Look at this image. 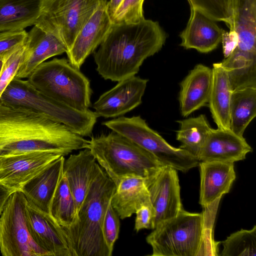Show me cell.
<instances>
[{
  "mask_svg": "<svg viewBox=\"0 0 256 256\" xmlns=\"http://www.w3.org/2000/svg\"><path fill=\"white\" fill-rule=\"evenodd\" d=\"M88 142L44 114L0 101V156L36 151L65 156Z\"/></svg>",
  "mask_w": 256,
  "mask_h": 256,
  "instance_id": "obj_1",
  "label": "cell"
},
{
  "mask_svg": "<svg viewBox=\"0 0 256 256\" xmlns=\"http://www.w3.org/2000/svg\"><path fill=\"white\" fill-rule=\"evenodd\" d=\"M167 34L158 22L112 24L98 50L96 70L104 80L119 82L135 76L144 60L159 52Z\"/></svg>",
  "mask_w": 256,
  "mask_h": 256,
  "instance_id": "obj_2",
  "label": "cell"
},
{
  "mask_svg": "<svg viewBox=\"0 0 256 256\" xmlns=\"http://www.w3.org/2000/svg\"><path fill=\"white\" fill-rule=\"evenodd\" d=\"M116 190L114 182L99 166L75 222L62 227L71 256H111L104 241L102 226Z\"/></svg>",
  "mask_w": 256,
  "mask_h": 256,
  "instance_id": "obj_3",
  "label": "cell"
},
{
  "mask_svg": "<svg viewBox=\"0 0 256 256\" xmlns=\"http://www.w3.org/2000/svg\"><path fill=\"white\" fill-rule=\"evenodd\" d=\"M87 148L116 186L124 177L144 178L163 166L153 154L113 131L92 137Z\"/></svg>",
  "mask_w": 256,
  "mask_h": 256,
  "instance_id": "obj_4",
  "label": "cell"
},
{
  "mask_svg": "<svg viewBox=\"0 0 256 256\" xmlns=\"http://www.w3.org/2000/svg\"><path fill=\"white\" fill-rule=\"evenodd\" d=\"M26 80L40 92L74 109L85 111L91 104L89 80L66 58L43 62Z\"/></svg>",
  "mask_w": 256,
  "mask_h": 256,
  "instance_id": "obj_5",
  "label": "cell"
},
{
  "mask_svg": "<svg viewBox=\"0 0 256 256\" xmlns=\"http://www.w3.org/2000/svg\"><path fill=\"white\" fill-rule=\"evenodd\" d=\"M0 101L44 114L82 137L91 135L98 118L94 112L78 110L46 96L26 79L14 78L2 94Z\"/></svg>",
  "mask_w": 256,
  "mask_h": 256,
  "instance_id": "obj_6",
  "label": "cell"
},
{
  "mask_svg": "<svg viewBox=\"0 0 256 256\" xmlns=\"http://www.w3.org/2000/svg\"><path fill=\"white\" fill-rule=\"evenodd\" d=\"M204 216L184 208L174 217L158 224L146 238L152 256L200 255L204 242Z\"/></svg>",
  "mask_w": 256,
  "mask_h": 256,
  "instance_id": "obj_7",
  "label": "cell"
},
{
  "mask_svg": "<svg viewBox=\"0 0 256 256\" xmlns=\"http://www.w3.org/2000/svg\"><path fill=\"white\" fill-rule=\"evenodd\" d=\"M102 124L153 154L163 166L186 172L199 164L196 158L170 145L140 116H121Z\"/></svg>",
  "mask_w": 256,
  "mask_h": 256,
  "instance_id": "obj_8",
  "label": "cell"
},
{
  "mask_svg": "<svg viewBox=\"0 0 256 256\" xmlns=\"http://www.w3.org/2000/svg\"><path fill=\"white\" fill-rule=\"evenodd\" d=\"M106 0H41L40 15L34 26L56 36L68 52L80 30Z\"/></svg>",
  "mask_w": 256,
  "mask_h": 256,
  "instance_id": "obj_9",
  "label": "cell"
},
{
  "mask_svg": "<svg viewBox=\"0 0 256 256\" xmlns=\"http://www.w3.org/2000/svg\"><path fill=\"white\" fill-rule=\"evenodd\" d=\"M27 200L20 190L9 197L0 214V251L4 256H51L33 240L26 214Z\"/></svg>",
  "mask_w": 256,
  "mask_h": 256,
  "instance_id": "obj_10",
  "label": "cell"
},
{
  "mask_svg": "<svg viewBox=\"0 0 256 256\" xmlns=\"http://www.w3.org/2000/svg\"><path fill=\"white\" fill-rule=\"evenodd\" d=\"M176 170L162 166L144 178L155 212L154 229L163 222L176 216L183 209Z\"/></svg>",
  "mask_w": 256,
  "mask_h": 256,
  "instance_id": "obj_11",
  "label": "cell"
},
{
  "mask_svg": "<svg viewBox=\"0 0 256 256\" xmlns=\"http://www.w3.org/2000/svg\"><path fill=\"white\" fill-rule=\"evenodd\" d=\"M62 155L36 151L0 156V184L16 190Z\"/></svg>",
  "mask_w": 256,
  "mask_h": 256,
  "instance_id": "obj_12",
  "label": "cell"
},
{
  "mask_svg": "<svg viewBox=\"0 0 256 256\" xmlns=\"http://www.w3.org/2000/svg\"><path fill=\"white\" fill-rule=\"evenodd\" d=\"M148 82L135 76L118 82L94 104V113L98 118H109L131 111L141 104Z\"/></svg>",
  "mask_w": 256,
  "mask_h": 256,
  "instance_id": "obj_13",
  "label": "cell"
},
{
  "mask_svg": "<svg viewBox=\"0 0 256 256\" xmlns=\"http://www.w3.org/2000/svg\"><path fill=\"white\" fill-rule=\"evenodd\" d=\"M26 214L31 236L40 247L51 256H71L62 228L50 214L28 202Z\"/></svg>",
  "mask_w": 256,
  "mask_h": 256,
  "instance_id": "obj_14",
  "label": "cell"
},
{
  "mask_svg": "<svg viewBox=\"0 0 256 256\" xmlns=\"http://www.w3.org/2000/svg\"><path fill=\"white\" fill-rule=\"evenodd\" d=\"M107 2H103L96 10L66 53L70 63L79 70L87 57L102 43L112 24L106 10Z\"/></svg>",
  "mask_w": 256,
  "mask_h": 256,
  "instance_id": "obj_15",
  "label": "cell"
},
{
  "mask_svg": "<svg viewBox=\"0 0 256 256\" xmlns=\"http://www.w3.org/2000/svg\"><path fill=\"white\" fill-rule=\"evenodd\" d=\"M66 52L64 44L56 36L34 26L28 32L23 58L14 78L27 79L47 59Z\"/></svg>",
  "mask_w": 256,
  "mask_h": 256,
  "instance_id": "obj_16",
  "label": "cell"
},
{
  "mask_svg": "<svg viewBox=\"0 0 256 256\" xmlns=\"http://www.w3.org/2000/svg\"><path fill=\"white\" fill-rule=\"evenodd\" d=\"M252 151L244 136L230 129L212 128L198 156L200 162L234 163L245 159Z\"/></svg>",
  "mask_w": 256,
  "mask_h": 256,
  "instance_id": "obj_17",
  "label": "cell"
},
{
  "mask_svg": "<svg viewBox=\"0 0 256 256\" xmlns=\"http://www.w3.org/2000/svg\"><path fill=\"white\" fill-rule=\"evenodd\" d=\"M190 6V16L185 28L181 32L180 46L185 49H194L208 53L217 48L221 42L224 30L216 22Z\"/></svg>",
  "mask_w": 256,
  "mask_h": 256,
  "instance_id": "obj_18",
  "label": "cell"
},
{
  "mask_svg": "<svg viewBox=\"0 0 256 256\" xmlns=\"http://www.w3.org/2000/svg\"><path fill=\"white\" fill-rule=\"evenodd\" d=\"M200 204L208 208L228 193L236 176L234 163L200 162Z\"/></svg>",
  "mask_w": 256,
  "mask_h": 256,
  "instance_id": "obj_19",
  "label": "cell"
},
{
  "mask_svg": "<svg viewBox=\"0 0 256 256\" xmlns=\"http://www.w3.org/2000/svg\"><path fill=\"white\" fill-rule=\"evenodd\" d=\"M100 165L90 150L84 148L64 159L62 174L66 178L73 196L76 214L85 198Z\"/></svg>",
  "mask_w": 256,
  "mask_h": 256,
  "instance_id": "obj_20",
  "label": "cell"
},
{
  "mask_svg": "<svg viewBox=\"0 0 256 256\" xmlns=\"http://www.w3.org/2000/svg\"><path fill=\"white\" fill-rule=\"evenodd\" d=\"M212 80V68L199 64L180 82L178 100L182 116L186 117L208 104Z\"/></svg>",
  "mask_w": 256,
  "mask_h": 256,
  "instance_id": "obj_21",
  "label": "cell"
},
{
  "mask_svg": "<svg viewBox=\"0 0 256 256\" xmlns=\"http://www.w3.org/2000/svg\"><path fill=\"white\" fill-rule=\"evenodd\" d=\"M64 159L62 156L52 162L20 190L28 202L48 214L53 196L62 174Z\"/></svg>",
  "mask_w": 256,
  "mask_h": 256,
  "instance_id": "obj_22",
  "label": "cell"
},
{
  "mask_svg": "<svg viewBox=\"0 0 256 256\" xmlns=\"http://www.w3.org/2000/svg\"><path fill=\"white\" fill-rule=\"evenodd\" d=\"M208 104L217 128L230 129V104L233 91L228 76L221 62L214 63Z\"/></svg>",
  "mask_w": 256,
  "mask_h": 256,
  "instance_id": "obj_23",
  "label": "cell"
},
{
  "mask_svg": "<svg viewBox=\"0 0 256 256\" xmlns=\"http://www.w3.org/2000/svg\"><path fill=\"white\" fill-rule=\"evenodd\" d=\"M119 218L130 217L144 205L152 204L144 178L126 176L118 185L110 201Z\"/></svg>",
  "mask_w": 256,
  "mask_h": 256,
  "instance_id": "obj_24",
  "label": "cell"
},
{
  "mask_svg": "<svg viewBox=\"0 0 256 256\" xmlns=\"http://www.w3.org/2000/svg\"><path fill=\"white\" fill-rule=\"evenodd\" d=\"M41 0H0V32L24 30L34 24Z\"/></svg>",
  "mask_w": 256,
  "mask_h": 256,
  "instance_id": "obj_25",
  "label": "cell"
},
{
  "mask_svg": "<svg viewBox=\"0 0 256 256\" xmlns=\"http://www.w3.org/2000/svg\"><path fill=\"white\" fill-rule=\"evenodd\" d=\"M256 116V87L246 86L232 91L230 104V130L243 136Z\"/></svg>",
  "mask_w": 256,
  "mask_h": 256,
  "instance_id": "obj_26",
  "label": "cell"
},
{
  "mask_svg": "<svg viewBox=\"0 0 256 256\" xmlns=\"http://www.w3.org/2000/svg\"><path fill=\"white\" fill-rule=\"evenodd\" d=\"M179 128L176 139L181 143L180 148L198 159V155L212 128L204 114L178 121Z\"/></svg>",
  "mask_w": 256,
  "mask_h": 256,
  "instance_id": "obj_27",
  "label": "cell"
},
{
  "mask_svg": "<svg viewBox=\"0 0 256 256\" xmlns=\"http://www.w3.org/2000/svg\"><path fill=\"white\" fill-rule=\"evenodd\" d=\"M220 62L228 72L233 90L242 87H256V54L234 50Z\"/></svg>",
  "mask_w": 256,
  "mask_h": 256,
  "instance_id": "obj_28",
  "label": "cell"
},
{
  "mask_svg": "<svg viewBox=\"0 0 256 256\" xmlns=\"http://www.w3.org/2000/svg\"><path fill=\"white\" fill-rule=\"evenodd\" d=\"M50 214L62 227H68L76 220L74 198L66 178L62 174L50 207Z\"/></svg>",
  "mask_w": 256,
  "mask_h": 256,
  "instance_id": "obj_29",
  "label": "cell"
},
{
  "mask_svg": "<svg viewBox=\"0 0 256 256\" xmlns=\"http://www.w3.org/2000/svg\"><path fill=\"white\" fill-rule=\"evenodd\" d=\"M222 244L221 256H256V226L232 234Z\"/></svg>",
  "mask_w": 256,
  "mask_h": 256,
  "instance_id": "obj_30",
  "label": "cell"
},
{
  "mask_svg": "<svg viewBox=\"0 0 256 256\" xmlns=\"http://www.w3.org/2000/svg\"><path fill=\"white\" fill-rule=\"evenodd\" d=\"M189 4L216 22H224L234 30L232 0H188Z\"/></svg>",
  "mask_w": 256,
  "mask_h": 256,
  "instance_id": "obj_31",
  "label": "cell"
},
{
  "mask_svg": "<svg viewBox=\"0 0 256 256\" xmlns=\"http://www.w3.org/2000/svg\"><path fill=\"white\" fill-rule=\"evenodd\" d=\"M144 0H124L112 18V24H134L144 19Z\"/></svg>",
  "mask_w": 256,
  "mask_h": 256,
  "instance_id": "obj_32",
  "label": "cell"
},
{
  "mask_svg": "<svg viewBox=\"0 0 256 256\" xmlns=\"http://www.w3.org/2000/svg\"><path fill=\"white\" fill-rule=\"evenodd\" d=\"M25 43L13 51L2 60L0 72V99L2 94L15 77L23 58Z\"/></svg>",
  "mask_w": 256,
  "mask_h": 256,
  "instance_id": "obj_33",
  "label": "cell"
},
{
  "mask_svg": "<svg viewBox=\"0 0 256 256\" xmlns=\"http://www.w3.org/2000/svg\"><path fill=\"white\" fill-rule=\"evenodd\" d=\"M119 218L110 202L104 216L102 231L104 241L111 255L114 244L118 238L120 229Z\"/></svg>",
  "mask_w": 256,
  "mask_h": 256,
  "instance_id": "obj_34",
  "label": "cell"
},
{
  "mask_svg": "<svg viewBox=\"0 0 256 256\" xmlns=\"http://www.w3.org/2000/svg\"><path fill=\"white\" fill-rule=\"evenodd\" d=\"M27 35L25 30L0 32V60L23 46Z\"/></svg>",
  "mask_w": 256,
  "mask_h": 256,
  "instance_id": "obj_35",
  "label": "cell"
},
{
  "mask_svg": "<svg viewBox=\"0 0 256 256\" xmlns=\"http://www.w3.org/2000/svg\"><path fill=\"white\" fill-rule=\"evenodd\" d=\"M135 214L134 230L137 232L142 229L154 230L155 212L152 204L142 206Z\"/></svg>",
  "mask_w": 256,
  "mask_h": 256,
  "instance_id": "obj_36",
  "label": "cell"
},
{
  "mask_svg": "<svg viewBox=\"0 0 256 256\" xmlns=\"http://www.w3.org/2000/svg\"><path fill=\"white\" fill-rule=\"evenodd\" d=\"M238 42V36L234 30H224L222 36V52L224 58L228 57L236 48Z\"/></svg>",
  "mask_w": 256,
  "mask_h": 256,
  "instance_id": "obj_37",
  "label": "cell"
},
{
  "mask_svg": "<svg viewBox=\"0 0 256 256\" xmlns=\"http://www.w3.org/2000/svg\"><path fill=\"white\" fill-rule=\"evenodd\" d=\"M16 190H17L0 184V214L2 212L9 197Z\"/></svg>",
  "mask_w": 256,
  "mask_h": 256,
  "instance_id": "obj_38",
  "label": "cell"
},
{
  "mask_svg": "<svg viewBox=\"0 0 256 256\" xmlns=\"http://www.w3.org/2000/svg\"><path fill=\"white\" fill-rule=\"evenodd\" d=\"M124 0H110L108 2H107L106 10L111 20L118 8Z\"/></svg>",
  "mask_w": 256,
  "mask_h": 256,
  "instance_id": "obj_39",
  "label": "cell"
}]
</instances>
